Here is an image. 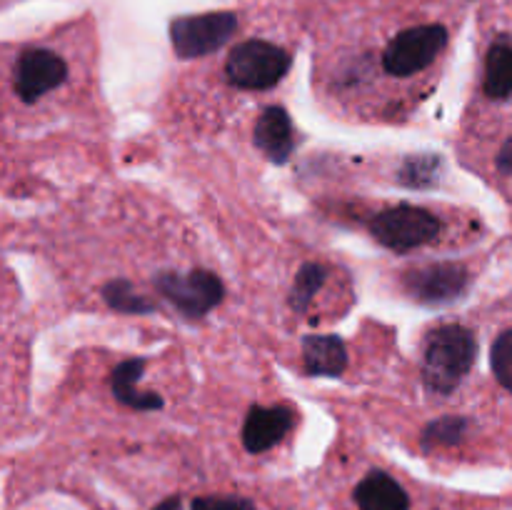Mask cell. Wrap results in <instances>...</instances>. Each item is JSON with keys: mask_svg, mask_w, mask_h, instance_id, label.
Here are the masks:
<instances>
[{"mask_svg": "<svg viewBox=\"0 0 512 510\" xmlns=\"http://www.w3.org/2000/svg\"><path fill=\"white\" fill-rule=\"evenodd\" d=\"M475 335L463 325H440L425 338L423 383L430 393L450 395L475 363Z\"/></svg>", "mask_w": 512, "mask_h": 510, "instance_id": "1", "label": "cell"}, {"mask_svg": "<svg viewBox=\"0 0 512 510\" xmlns=\"http://www.w3.org/2000/svg\"><path fill=\"white\" fill-rule=\"evenodd\" d=\"M448 28L443 23H413L390 35L380 53L383 73L390 78H418L425 75L448 50Z\"/></svg>", "mask_w": 512, "mask_h": 510, "instance_id": "2", "label": "cell"}, {"mask_svg": "<svg viewBox=\"0 0 512 510\" xmlns=\"http://www.w3.org/2000/svg\"><path fill=\"white\" fill-rule=\"evenodd\" d=\"M290 70V53L273 40H243L230 50L225 75L240 90H268Z\"/></svg>", "mask_w": 512, "mask_h": 510, "instance_id": "3", "label": "cell"}, {"mask_svg": "<svg viewBox=\"0 0 512 510\" xmlns=\"http://www.w3.org/2000/svg\"><path fill=\"white\" fill-rule=\"evenodd\" d=\"M440 220L430 210L418 208V205H395V208L380 210L370 220V235L380 245L398 253L428 245L430 240L438 238Z\"/></svg>", "mask_w": 512, "mask_h": 510, "instance_id": "4", "label": "cell"}, {"mask_svg": "<svg viewBox=\"0 0 512 510\" xmlns=\"http://www.w3.org/2000/svg\"><path fill=\"white\" fill-rule=\"evenodd\" d=\"M65 80H68V63L58 50L33 45V48H25L15 60L13 85L15 95L23 103H38L40 98L58 90Z\"/></svg>", "mask_w": 512, "mask_h": 510, "instance_id": "5", "label": "cell"}, {"mask_svg": "<svg viewBox=\"0 0 512 510\" xmlns=\"http://www.w3.org/2000/svg\"><path fill=\"white\" fill-rule=\"evenodd\" d=\"M158 290L168 298L180 313L198 318L213 310L223 300V283L208 270H185V273H163L158 280Z\"/></svg>", "mask_w": 512, "mask_h": 510, "instance_id": "6", "label": "cell"}, {"mask_svg": "<svg viewBox=\"0 0 512 510\" xmlns=\"http://www.w3.org/2000/svg\"><path fill=\"white\" fill-rule=\"evenodd\" d=\"M238 28L235 13H208L175 20L173 45L180 58H198L218 50Z\"/></svg>", "mask_w": 512, "mask_h": 510, "instance_id": "7", "label": "cell"}, {"mask_svg": "<svg viewBox=\"0 0 512 510\" xmlns=\"http://www.w3.org/2000/svg\"><path fill=\"white\" fill-rule=\"evenodd\" d=\"M405 285L423 303H450L463 295L465 285H468V273L460 265H428V268L408 273Z\"/></svg>", "mask_w": 512, "mask_h": 510, "instance_id": "8", "label": "cell"}, {"mask_svg": "<svg viewBox=\"0 0 512 510\" xmlns=\"http://www.w3.org/2000/svg\"><path fill=\"white\" fill-rule=\"evenodd\" d=\"M293 428V410L283 405L253 408L243 423V445L248 453H265L288 435Z\"/></svg>", "mask_w": 512, "mask_h": 510, "instance_id": "9", "label": "cell"}, {"mask_svg": "<svg viewBox=\"0 0 512 510\" xmlns=\"http://www.w3.org/2000/svg\"><path fill=\"white\" fill-rule=\"evenodd\" d=\"M255 143L273 163H285L295 148L290 115L278 105L265 108L258 118V125H255Z\"/></svg>", "mask_w": 512, "mask_h": 510, "instance_id": "10", "label": "cell"}, {"mask_svg": "<svg viewBox=\"0 0 512 510\" xmlns=\"http://www.w3.org/2000/svg\"><path fill=\"white\" fill-rule=\"evenodd\" d=\"M355 503L360 510H408L410 498L403 485L388 473H370L355 488Z\"/></svg>", "mask_w": 512, "mask_h": 510, "instance_id": "11", "label": "cell"}, {"mask_svg": "<svg viewBox=\"0 0 512 510\" xmlns=\"http://www.w3.org/2000/svg\"><path fill=\"white\" fill-rule=\"evenodd\" d=\"M483 95L488 100L512 98V40L498 38L483 58Z\"/></svg>", "mask_w": 512, "mask_h": 510, "instance_id": "12", "label": "cell"}, {"mask_svg": "<svg viewBox=\"0 0 512 510\" xmlns=\"http://www.w3.org/2000/svg\"><path fill=\"white\" fill-rule=\"evenodd\" d=\"M303 365L310 375H340L348 365L343 340L335 335H308L303 340Z\"/></svg>", "mask_w": 512, "mask_h": 510, "instance_id": "13", "label": "cell"}, {"mask_svg": "<svg viewBox=\"0 0 512 510\" xmlns=\"http://www.w3.org/2000/svg\"><path fill=\"white\" fill-rule=\"evenodd\" d=\"M145 363L143 360H125L120 363V368L115 370L113 375V393L115 398L123 405L135 410H158L163 408V400L155 393H145V390L138 388L140 378H143Z\"/></svg>", "mask_w": 512, "mask_h": 510, "instance_id": "14", "label": "cell"}, {"mask_svg": "<svg viewBox=\"0 0 512 510\" xmlns=\"http://www.w3.org/2000/svg\"><path fill=\"white\" fill-rule=\"evenodd\" d=\"M323 283H325V268H320V265L315 263L303 265V270H300L298 278H295V288H293L295 310L308 308V303L313 300V295L318 293Z\"/></svg>", "mask_w": 512, "mask_h": 510, "instance_id": "15", "label": "cell"}, {"mask_svg": "<svg viewBox=\"0 0 512 510\" xmlns=\"http://www.w3.org/2000/svg\"><path fill=\"white\" fill-rule=\"evenodd\" d=\"M490 363H493V373L500 380V385L512 390V330H505L503 335L495 338Z\"/></svg>", "mask_w": 512, "mask_h": 510, "instance_id": "16", "label": "cell"}, {"mask_svg": "<svg viewBox=\"0 0 512 510\" xmlns=\"http://www.w3.org/2000/svg\"><path fill=\"white\" fill-rule=\"evenodd\" d=\"M105 300H108L113 308L118 310H130V313H148L153 310V303H145L128 283H113V285H105Z\"/></svg>", "mask_w": 512, "mask_h": 510, "instance_id": "17", "label": "cell"}, {"mask_svg": "<svg viewBox=\"0 0 512 510\" xmlns=\"http://www.w3.org/2000/svg\"><path fill=\"white\" fill-rule=\"evenodd\" d=\"M465 433V423L458 418H445L438 420V423L430 425L425 430V443H438V445H448V443H458Z\"/></svg>", "mask_w": 512, "mask_h": 510, "instance_id": "18", "label": "cell"}, {"mask_svg": "<svg viewBox=\"0 0 512 510\" xmlns=\"http://www.w3.org/2000/svg\"><path fill=\"white\" fill-rule=\"evenodd\" d=\"M193 510H255L253 503L235 495H223V498H198L193 500Z\"/></svg>", "mask_w": 512, "mask_h": 510, "instance_id": "19", "label": "cell"}, {"mask_svg": "<svg viewBox=\"0 0 512 510\" xmlns=\"http://www.w3.org/2000/svg\"><path fill=\"white\" fill-rule=\"evenodd\" d=\"M498 170L500 173L510 175L512 173V135L508 140H505L503 145H500L498 150Z\"/></svg>", "mask_w": 512, "mask_h": 510, "instance_id": "20", "label": "cell"}, {"mask_svg": "<svg viewBox=\"0 0 512 510\" xmlns=\"http://www.w3.org/2000/svg\"><path fill=\"white\" fill-rule=\"evenodd\" d=\"M155 510H180V500L170 498V500H165V503H160Z\"/></svg>", "mask_w": 512, "mask_h": 510, "instance_id": "21", "label": "cell"}]
</instances>
